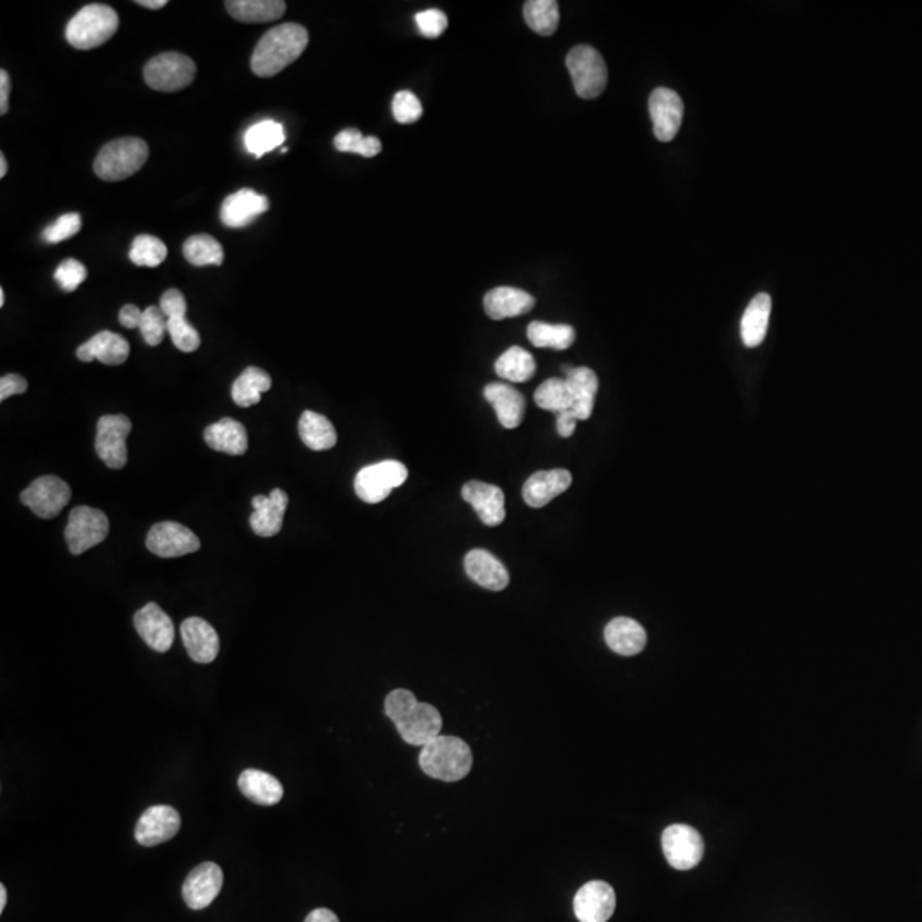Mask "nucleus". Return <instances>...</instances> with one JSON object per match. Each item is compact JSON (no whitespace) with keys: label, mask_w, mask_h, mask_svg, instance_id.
<instances>
[{"label":"nucleus","mask_w":922,"mask_h":922,"mask_svg":"<svg viewBox=\"0 0 922 922\" xmlns=\"http://www.w3.org/2000/svg\"><path fill=\"white\" fill-rule=\"evenodd\" d=\"M130 345L127 340L123 339L118 333L105 332L96 333L93 339L77 349L79 361L91 362L100 361L106 366H120L129 359Z\"/></svg>","instance_id":"25"},{"label":"nucleus","mask_w":922,"mask_h":922,"mask_svg":"<svg viewBox=\"0 0 922 922\" xmlns=\"http://www.w3.org/2000/svg\"><path fill=\"white\" fill-rule=\"evenodd\" d=\"M269 207L270 202L265 195H260L251 188H243L222 202L221 221L228 228H246L253 219L269 211Z\"/></svg>","instance_id":"22"},{"label":"nucleus","mask_w":922,"mask_h":922,"mask_svg":"<svg viewBox=\"0 0 922 922\" xmlns=\"http://www.w3.org/2000/svg\"><path fill=\"white\" fill-rule=\"evenodd\" d=\"M333 146L340 152H351L359 154L362 158H374L380 154L381 141L378 137H366L361 134V130L345 129L333 139Z\"/></svg>","instance_id":"43"},{"label":"nucleus","mask_w":922,"mask_h":922,"mask_svg":"<svg viewBox=\"0 0 922 922\" xmlns=\"http://www.w3.org/2000/svg\"><path fill=\"white\" fill-rule=\"evenodd\" d=\"M535 403L542 410H549L554 414H562L571 410L572 397L566 378H549L543 381L535 391Z\"/></svg>","instance_id":"41"},{"label":"nucleus","mask_w":922,"mask_h":922,"mask_svg":"<svg viewBox=\"0 0 922 922\" xmlns=\"http://www.w3.org/2000/svg\"><path fill=\"white\" fill-rule=\"evenodd\" d=\"M134 625L135 631L139 632L149 648L158 653L170 651L175 642V625L158 603H147L146 607L135 613Z\"/></svg>","instance_id":"17"},{"label":"nucleus","mask_w":922,"mask_h":922,"mask_svg":"<svg viewBox=\"0 0 922 922\" xmlns=\"http://www.w3.org/2000/svg\"><path fill=\"white\" fill-rule=\"evenodd\" d=\"M615 892L608 883H586L574 897V914L579 922H607L615 912Z\"/></svg>","instance_id":"18"},{"label":"nucleus","mask_w":922,"mask_h":922,"mask_svg":"<svg viewBox=\"0 0 922 922\" xmlns=\"http://www.w3.org/2000/svg\"><path fill=\"white\" fill-rule=\"evenodd\" d=\"M28 390V381L19 374H6L0 378V400L6 402L7 398L14 395H23Z\"/></svg>","instance_id":"51"},{"label":"nucleus","mask_w":922,"mask_h":922,"mask_svg":"<svg viewBox=\"0 0 922 922\" xmlns=\"http://www.w3.org/2000/svg\"><path fill=\"white\" fill-rule=\"evenodd\" d=\"M9 94H11V77L6 71H0V113L6 115L9 110Z\"/></svg>","instance_id":"54"},{"label":"nucleus","mask_w":922,"mask_h":922,"mask_svg":"<svg viewBox=\"0 0 922 922\" xmlns=\"http://www.w3.org/2000/svg\"><path fill=\"white\" fill-rule=\"evenodd\" d=\"M142 316H144V311L139 310L135 304H125L120 310L118 320L122 323V327L141 328Z\"/></svg>","instance_id":"52"},{"label":"nucleus","mask_w":922,"mask_h":922,"mask_svg":"<svg viewBox=\"0 0 922 922\" xmlns=\"http://www.w3.org/2000/svg\"><path fill=\"white\" fill-rule=\"evenodd\" d=\"M110 532V521L100 509L77 506L69 514L65 526V540L72 555H81L86 550L100 545Z\"/></svg>","instance_id":"9"},{"label":"nucleus","mask_w":922,"mask_h":922,"mask_svg":"<svg viewBox=\"0 0 922 922\" xmlns=\"http://www.w3.org/2000/svg\"><path fill=\"white\" fill-rule=\"evenodd\" d=\"M649 115L653 120L656 139L660 142L673 141L682 127V98L673 89H654L649 96Z\"/></svg>","instance_id":"15"},{"label":"nucleus","mask_w":922,"mask_h":922,"mask_svg":"<svg viewBox=\"0 0 922 922\" xmlns=\"http://www.w3.org/2000/svg\"><path fill=\"white\" fill-rule=\"evenodd\" d=\"M304 922H340L339 917L335 912L330 911V909H315V911L310 912Z\"/></svg>","instance_id":"55"},{"label":"nucleus","mask_w":922,"mask_h":922,"mask_svg":"<svg viewBox=\"0 0 922 922\" xmlns=\"http://www.w3.org/2000/svg\"><path fill=\"white\" fill-rule=\"evenodd\" d=\"M181 817L173 806L154 805L142 813L135 825V841L144 847L161 846L180 832Z\"/></svg>","instance_id":"14"},{"label":"nucleus","mask_w":922,"mask_h":922,"mask_svg":"<svg viewBox=\"0 0 922 922\" xmlns=\"http://www.w3.org/2000/svg\"><path fill=\"white\" fill-rule=\"evenodd\" d=\"M308 30L296 23H284L267 31L251 55V71L258 77H274L294 64L308 48Z\"/></svg>","instance_id":"2"},{"label":"nucleus","mask_w":922,"mask_h":922,"mask_svg":"<svg viewBox=\"0 0 922 922\" xmlns=\"http://www.w3.org/2000/svg\"><path fill=\"white\" fill-rule=\"evenodd\" d=\"M137 4L142 7H147V9H154V11H156V9H163V7L168 4V2H166V0H139Z\"/></svg>","instance_id":"56"},{"label":"nucleus","mask_w":922,"mask_h":922,"mask_svg":"<svg viewBox=\"0 0 922 922\" xmlns=\"http://www.w3.org/2000/svg\"><path fill=\"white\" fill-rule=\"evenodd\" d=\"M6 304V294H4V289H0V306Z\"/></svg>","instance_id":"59"},{"label":"nucleus","mask_w":922,"mask_h":922,"mask_svg":"<svg viewBox=\"0 0 922 922\" xmlns=\"http://www.w3.org/2000/svg\"><path fill=\"white\" fill-rule=\"evenodd\" d=\"M181 637H183L188 656L195 663L209 665L216 660L219 649H221V642H219L216 629L207 620L200 619V617L183 620Z\"/></svg>","instance_id":"20"},{"label":"nucleus","mask_w":922,"mask_h":922,"mask_svg":"<svg viewBox=\"0 0 922 922\" xmlns=\"http://www.w3.org/2000/svg\"><path fill=\"white\" fill-rule=\"evenodd\" d=\"M417 30L426 38H439L448 28V16L441 9H427L415 14Z\"/></svg>","instance_id":"49"},{"label":"nucleus","mask_w":922,"mask_h":922,"mask_svg":"<svg viewBox=\"0 0 922 922\" xmlns=\"http://www.w3.org/2000/svg\"><path fill=\"white\" fill-rule=\"evenodd\" d=\"M183 255L193 267H207V265H221L224 260V250L221 243L209 234L190 236L183 245Z\"/></svg>","instance_id":"40"},{"label":"nucleus","mask_w":922,"mask_h":922,"mask_svg":"<svg viewBox=\"0 0 922 922\" xmlns=\"http://www.w3.org/2000/svg\"><path fill=\"white\" fill-rule=\"evenodd\" d=\"M120 26L113 7L89 4L82 7L65 28V38L76 50H93L110 40Z\"/></svg>","instance_id":"4"},{"label":"nucleus","mask_w":922,"mask_h":922,"mask_svg":"<svg viewBox=\"0 0 922 922\" xmlns=\"http://www.w3.org/2000/svg\"><path fill=\"white\" fill-rule=\"evenodd\" d=\"M139 330H141L144 342L151 347H156L163 342L168 333V318L158 306H149L147 310H144Z\"/></svg>","instance_id":"44"},{"label":"nucleus","mask_w":922,"mask_h":922,"mask_svg":"<svg viewBox=\"0 0 922 922\" xmlns=\"http://www.w3.org/2000/svg\"><path fill=\"white\" fill-rule=\"evenodd\" d=\"M238 788L255 805L274 806L281 803L284 788L277 777L258 769H246L238 777Z\"/></svg>","instance_id":"31"},{"label":"nucleus","mask_w":922,"mask_h":922,"mask_svg":"<svg viewBox=\"0 0 922 922\" xmlns=\"http://www.w3.org/2000/svg\"><path fill=\"white\" fill-rule=\"evenodd\" d=\"M204 439L207 446L226 455L241 456L248 451V434L241 422L224 417L221 421L205 427Z\"/></svg>","instance_id":"30"},{"label":"nucleus","mask_w":922,"mask_h":922,"mask_svg":"<svg viewBox=\"0 0 922 922\" xmlns=\"http://www.w3.org/2000/svg\"><path fill=\"white\" fill-rule=\"evenodd\" d=\"M299 436L310 450H332L337 444V431L325 415L306 410L299 419Z\"/></svg>","instance_id":"34"},{"label":"nucleus","mask_w":922,"mask_h":922,"mask_svg":"<svg viewBox=\"0 0 922 922\" xmlns=\"http://www.w3.org/2000/svg\"><path fill=\"white\" fill-rule=\"evenodd\" d=\"M526 333L530 342L538 349L566 351L576 340V330L571 325H550L543 321H532Z\"/></svg>","instance_id":"37"},{"label":"nucleus","mask_w":922,"mask_h":922,"mask_svg":"<svg viewBox=\"0 0 922 922\" xmlns=\"http://www.w3.org/2000/svg\"><path fill=\"white\" fill-rule=\"evenodd\" d=\"M419 764L424 774L432 779L461 781L472 771V750L458 736L439 735L422 747Z\"/></svg>","instance_id":"3"},{"label":"nucleus","mask_w":922,"mask_h":922,"mask_svg":"<svg viewBox=\"0 0 922 922\" xmlns=\"http://www.w3.org/2000/svg\"><path fill=\"white\" fill-rule=\"evenodd\" d=\"M130 260L137 267H159L168 257V248L163 241L151 236V234H141L135 238L130 248Z\"/></svg>","instance_id":"42"},{"label":"nucleus","mask_w":922,"mask_h":922,"mask_svg":"<svg viewBox=\"0 0 922 922\" xmlns=\"http://www.w3.org/2000/svg\"><path fill=\"white\" fill-rule=\"evenodd\" d=\"M146 547L151 554L163 559H175L199 552L200 540L187 526L175 521H163L152 526L147 533Z\"/></svg>","instance_id":"13"},{"label":"nucleus","mask_w":922,"mask_h":922,"mask_svg":"<svg viewBox=\"0 0 922 922\" xmlns=\"http://www.w3.org/2000/svg\"><path fill=\"white\" fill-rule=\"evenodd\" d=\"M195 62L178 52L161 53L144 67V79L149 88L161 93H176L192 84L195 79Z\"/></svg>","instance_id":"8"},{"label":"nucleus","mask_w":922,"mask_h":922,"mask_svg":"<svg viewBox=\"0 0 922 922\" xmlns=\"http://www.w3.org/2000/svg\"><path fill=\"white\" fill-rule=\"evenodd\" d=\"M572 475L564 468L533 473L523 485V499L530 508H543L571 487Z\"/></svg>","instance_id":"23"},{"label":"nucleus","mask_w":922,"mask_h":922,"mask_svg":"<svg viewBox=\"0 0 922 922\" xmlns=\"http://www.w3.org/2000/svg\"><path fill=\"white\" fill-rule=\"evenodd\" d=\"M86 277H88V270L76 258H67L60 263L59 269L55 272V281L65 292L76 291L77 287L86 281Z\"/></svg>","instance_id":"48"},{"label":"nucleus","mask_w":922,"mask_h":922,"mask_svg":"<svg viewBox=\"0 0 922 922\" xmlns=\"http://www.w3.org/2000/svg\"><path fill=\"white\" fill-rule=\"evenodd\" d=\"M566 65L579 98L595 100L607 89V64L600 52L590 45L572 48L567 53Z\"/></svg>","instance_id":"6"},{"label":"nucleus","mask_w":922,"mask_h":922,"mask_svg":"<svg viewBox=\"0 0 922 922\" xmlns=\"http://www.w3.org/2000/svg\"><path fill=\"white\" fill-rule=\"evenodd\" d=\"M149 147L137 137H123L101 147L94 159V173L105 181H122L146 164Z\"/></svg>","instance_id":"5"},{"label":"nucleus","mask_w":922,"mask_h":922,"mask_svg":"<svg viewBox=\"0 0 922 922\" xmlns=\"http://www.w3.org/2000/svg\"><path fill=\"white\" fill-rule=\"evenodd\" d=\"M7 175V159L4 154H0V178Z\"/></svg>","instance_id":"58"},{"label":"nucleus","mask_w":922,"mask_h":922,"mask_svg":"<svg viewBox=\"0 0 922 922\" xmlns=\"http://www.w3.org/2000/svg\"><path fill=\"white\" fill-rule=\"evenodd\" d=\"M772 299L769 294L760 292L752 303L748 304L745 315L742 318V339L743 344L753 349L759 347L765 339L767 327H769V318H771Z\"/></svg>","instance_id":"32"},{"label":"nucleus","mask_w":922,"mask_h":922,"mask_svg":"<svg viewBox=\"0 0 922 922\" xmlns=\"http://www.w3.org/2000/svg\"><path fill=\"white\" fill-rule=\"evenodd\" d=\"M253 514L250 516L251 530L258 537H275L282 530L284 514L289 506V496L282 489H274L270 496H255L251 501Z\"/></svg>","instance_id":"19"},{"label":"nucleus","mask_w":922,"mask_h":922,"mask_svg":"<svg viewBox=\"0 0 922 922\" xmlns=\"http://www.w3.org/2000/svg\"><path fill=\"white\" fill-rule=\"evenodd\" d=\"M284 142H286L284 125L275 122V120H262V122L255 123V125H251L250 129L246 130V151L253 154L257 159L262 158L263 154L281 147Z\"/></svg>","instance_id":"36"},{"label":"nucleus","mask_w":922,"mask_h":922,"mask_svg":"<svg viewBox=\"0 0 922 922\" xmlns=\"http://www.w3.org/2000/svg\"><path fill=\"white\" fill-rule=\"evenodd\" d=\"M465 571L473 583L479 584L485 590L502 591L508 588V569L487 550H470L465 555Z\"/></svg>","instance_id":"24"},{"label":"nucleus","mask_w":922,"mask_h":922,"mask_svg":"<svg viewBox=\"0 0 922 922\" xmlns=\"http://www.w3.org/2000/svg\"><path fill=\"white\" fill-rule=\"evenodd\" d=\"M578 422V417L572 414L571 410L557 414V432H559V436L561 438H571L574 431H576Z\"/></svg>","instance_id":"53"},{"label":"nucleus","mask_w":922,"mask_h":922,"mask_svg":"<svg viewBox=\"0 0 922 922\" xmlns=\"http://www.w3.org/2000/svg\"><path fill=\"white\" fill-rule=\"evenodd\" d=\"M461 496L477 511L485 526H499L506 518L504 492L497 485L472 480L463 485Z\"/></svg>","instance_id":"21"},{"label":"nucleus","mask_w":922,"mask_h":922,"mask_svg":"<svg viewBox=\"0 0 922 922\" xmlns=\"http://www.w3.org/2000/svg\"><path fill=\"white\" fill-rule=\"evenodd\" d=\"M385 712L409 745L424 747L441 735L443 718L438 709L417 701L410 690L397 689L386 695Z\"/></svg>","instance_id":"1"},{"label":"nucleus","mask_w":922,"mask_h":922,"mask_svg":"<svg viewBox=\"0 0 922 922\" xmlns=\"http://www.w3.org/2000/svg\"><path fill=\"white\" fill-rule=\"evenodd\" d=\"M130 431L132 422L125 415H103L98 421L94 446L106 467L120 470L127 465V438Z\"/></svg>","instance_id":"11"},{"label":"nucleus","mask_w":922,"mask_h":922,"mask_svg":"<svg viewBox=\"0 0 922 922\" xmlns=\"http://www.w3.org/2000/svg\"><path fill=\"white\" fill-rule=\"evenodd\" d=\"M523 16L528 28L537 35H554L559 28V4L554 0H530L523 6Z\"/></svg>","instance_id":"39"},{"label":"nucleus","mask_w":922,"mask_h":922,"mask_svg":"<svg viewBox=\"0 0 922 922\" xmlns=\"http://www.w3.org/2000/svg\"><path fill=\"white\" fill-rule=\"evenodd\" d=\"M566 381L571 391L572 414L576 415L579 421H588L595 409L598 376L590 368H572L566 374Z\"/></svg>","instance_id":"29"},{"label":"nucleus","mask_w":922,"mask_h":922,"mask_svg":"<svg viewBox=\"0 0 922 922\" xmlns=\"http://www.w3.org/2000/svg\"><path fill=\"white\" fill-rule=\"evenodd\" d=\"M537 371V364L530 352L521 347H509L496 361L497 376L513 383H525L532 380Z\"/></svg>","instance_id":"38"},{"label":"nucleus","mask_w":922,"mask_h":922,"mask_svg":"<svg viewBox=\"0 0 922 922\" xmlns=\"http://www.w3.org/2000/svg\"><path fill=\"white\" fill-rule=\"evenodd\" d=\"M605 641L613 653L620 656H636L646 648L648 634L639 622L629 617H617L605 627Z\"/></svg>","instance_id":"28"},{"label":"nucleus","mask_w":922,"mask_h":922,"mask_svg":"<svg viewBox=\"0 0 922 922\" xmlns=\"http://www.w3.org/2000/svg\"><path fill=\"white\" fill-rule=\"evenodd\" d=\"M224 875L221 866L212 861L202 863L190 871L187 880L183 883L181 893L185 904L193 911H202L217 899L221 893Z\"/></svg>","instance_id":"16"},{"label":"nucleus","mask_w":922,"mask_h":922,"mask_svg":"<svg viewBox=\"0 0 922 922\" xmlns=\"http://www.w3.org/2000/svg\"><path fill=\"white\" fill-rule=\"evenodd\" d=\"M272 388V378L263 369L250 366L233 383V400L240 407H251L262 400L263 393Z\"/></svg>","instance_id":"35"},{"label":"nucleus","mask_w":922,"mask_h":922,"mask_svg":"<svg viewBox=\"0 0 922 922\" xmlns=\"http://www.w3.org/2000/svg\"><path fill=\"white\" fill-rule=\"evenodd\" d=\"M82 221L81 216L77 212H71V214H64V216L59 217L57 221L50 224L45 231H43V240L47 243H62V241L69 240L72 236H76L79 231H81Z\"/></svg>","instance_id":"47"},{"label":"nucleus","mask_w":922,"mask_h":922,"mask_svg":"<svg viewBox=\"0 0 922 922\" xmlns=\"http://www.w3.org/2000/svg\"><path fill=\"white\" fill-rule=\"evenodd\" d=\"M535 306V298L528 292L516 287H496L487 292L484 298V310L492 320H506L514 316L526 315Z\"/></svg>","instance_id":"26"},{"label":"nucleus","mask_w":922,"mask_h":922,"mask_svg":"<svg viewBox=\"0 0 922 922\" xmlns=\"http://www.w3.org/2000/svg\"><path fill=\"white\" fill-rule=\"evenodd\" d=\"M7 905V888L6 885H0V912L6 911Z\"/></svg>","instance_id":"57"},{"label":"nucleus","mask_w":922,"mask_h":922,"mask_svg":"<svg viewBox=\"0 0 922 922\" xmlns=\"http://www.w3.org/2000/svg\"><path fill=\"white\" fill-rule=\"evenodd\" d=\"M159 308L163 311L166 318H176V316H187V299L178 289H168L164 292Z\"/></svg>","instance_id":"50"},{"label":"nucleus","mask_w":922,"mask_h":922,"mask_svg":"<svg viewBox=\"0 0 922 922\" xmlns=\"http://www.w3.org/2000/svg\"><path fill=\"white\" fill-rule=\"evenodd\" d=\"M71 487L65 480L55 475H45L31 482L21 492V502L33 511L38 518L52 520L62 513V509L71 501Z\"/></svg>","instance_id":"10"},{"label":"nucleus","mask_w":922,"mask_h":922,"mask_svg":"<svg viewBox=\"0 0 922 922\" xmlns=\"http://www.w3.org/2000/svg\"><path fill=\"white\" fill-rule=\"evenodd\" d=\"M391 110H393L395 120L398 123H403V125L417 122L422 117L421 101L412 91H407V89L395 94L393 103H391Z\"/></svg>","instance_id":"46"},{"label":"nucleus","mask_w":922,"mask_h":922,"mask_svg":"<svg viewBox=\"0 0 922 922\" xmlns=\"http://www.w3.org/2000/svg\"><path fill=\"white\" fill-rule=\"evenodd\" d=\"M168 335L181 352L197 351L200 347L199 332L188 323L187 316L168 318Z\"/></svg>","instance_id":"45"},{"label":"nucleus","mask_w":922,"mask_h":922,"mask_svg":"<svg viewBox=\"0 0 922 922\" xmlns=\"http://www.w3.org/2000/svg\"><path fill=\"white\" fill-rule=\"evenodd\" d=\"M226 9L240 23H270L286 12L282 0H228Z\"/></svg>","instance_id":"33"},{"label":"nucleus","mask_w":922,"mask_h":922,"mask_svg":"<svg viewBox=\"0 0 922 922\" xmlns=\"http://www.w3.org/2000/svg\"><path fill=\"white\" fill-rule=\"evenodd\" d=\"M663 852L668 864L678 871H689L701 863L704 856V839L689 825L675 823L663 832Z\"/></svg>","instance_id":"12"},{"label":"nucleus","mask_w":922,"mask_h":922,"mask_svg":"<svg viewBox=\"0 0 922 922\" xmlns=\"http://www.w3.org/2000/svg\"><path fill=\"white\" fill-rule=\"evenodd\" d=\"M409 470L402 461L385 460L361 468L354 480V489L361 501L378 504L390 496L391 491L405 484Z\"/></svg>","instance_id":"7"},{"label":"nucleus","mask_w":922,"mask_h":922,"mask_svg":"<svg viewBox=\"0 0 922 922\" xmlns=\"http://www.w3.org/2000/svg\"><path fill=\"white\" fill-rule=\"evenodd\" d=\"M484 397L496 410L497 421L506 429H516L525 417L526 402L520 391L504 383L485 386Z\"/></svg>","instance_id":"27"}]
</instances>
